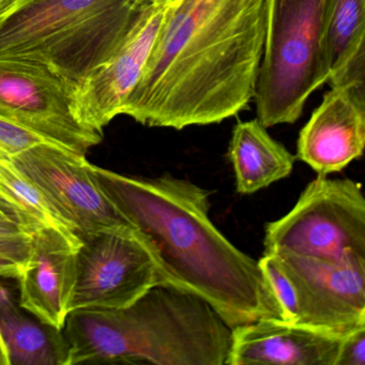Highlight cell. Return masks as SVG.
<instances>
[{
    "label": "cell",
    "mask_w": 365,
    "mask_h": 365,
    "mask_svg": "<svg viewBox=\"0 0 365 365\" xmlns=\"http://www.w3.org/2000/svg\"><path fill=\"white\" fill-rule=\"evenodd\" d=\"M0 365H10L9 354H8L7 345L1 331H0Z\"/></svg>",
    "instance_id": "cell-23"
},
{
    "label": "cell",
    "mask_w": 365,
    "mask_h": 365,
    "mask_svg": "<svg viewBox=\"0 0 365 365\" xmlns=\"http://www.w3.org/2000/svg\"><path fill=\"white\" fill-rule=\"evenodd\" d=\"M68 365H227L232 328L200 297L157 285L121 309H82L63 329Z\"/></svg>",
    "instance_id": "cell-3"
},
{
    "label": "cell",
    "mask_w": 365,
    "mask_h": 365,
    "mask_svg": "<svg viewBox=\"0 0 365 365\" xmlns=\"http://www.w3.org/2000/svg\"><path fill=\"white\" fill-rule=\"evenodd\" d=\"M0 217H9V219H12V217H8V215H6V213L4 212V211H1V210H0ZM12 220H14V219H12Z\"/></svg>",
    "instance_id": "cell-27"
},
{
    "label": "cell",
    "mask_w": 365,
    "mask_h": 365,
    "mask_svg": "<svg viewBox=\"0 0 365 365\" xmlns=\"http://www.w3.org/2000/svg\"><path fill=\"white\" fill-rule=\"evenodd\" d=\"M0 198L16 211L19 221L29 232L53 227L81 241L56 207L11 161L0 162Z\"/></svg>",
    "instance_id": "cell-18"
},
{
    "label": "cell",
    "mask_w": 365,
    "mask_h": 365,
    "mask_svg": "<svg viewBox=\"0 0 365 365\" xmlns=\"http://www.w3.org/2000/svg\"><path fill=\"white\" fill-rule=\"evenodd\" d=\"M0 331L10 365H68L63 330L48 326L21 307L9 285L0 283Z\"/></svg>",
    "instance_id": "cell-16"
},
{
    "label": "cell",
    "mask_w": 365,
    "mask_h": 365,
    "mask_svg": "<svg viewBox=\"0 0 365 365\" xmlns=\"http://www.w3.org/2000/svg\"><path fill=\"white\" fill-rule=\"evenodd\" d=\"M11 162L56 207L80 240L101 230L134 227L104 193L86 155L43 142Z\"/></svg>",
    "instance_id": "cell-9"
},
{
    "label": "cell",
    "mask_w": 365,
    "mask_h": 365,
    "mask_svg": "<svg viewBox=\"0 0 365 365\" xmlns=\"http://www.w3.org/2000/svg\"><path fill=\"white\" fill-rule=\"evenodd\" d=\"M294 290L290 322L343 335L365 326V256L322 259L275 252Z\"/></svg>",
    "instance_id": "cell-10"
},
{
    "label": "cell",
    "mask_w": 365,
    "mask_h": 365,
    "mask_svg": "<svg viewBox=\"0 0 365 365\" xmlns=\"http://www.w3.org/2000/svg\"><path fill=\"white\" fill-rule=\"evenodd\" d=\"M23 232H29V230L16 220L0 217V235L19 234Z\"/></svg>",
    "instance_id": "cell-22"
},
{
    "label": "cell",
    "mask_w": 365,
    "mask_h": 365,
    "mask_svg": "<svg viewBox=\"0 0 365 365\" xmlns=\"http://www.w3.org/2000/svg\"><path fill=\"white\" fill-rule=\"evenodd\" d=\"M33 232L0 235V277L18 279L31 255Z\"/></svg>",
    "instance_id": "cell-19"
},
{
    "label": "cell",
    "mask_w": 365,
    "mask_h": 365,
    "mask_svg": "<svg viewBox=\"0 0 365 365\" xmlns=\"http://www.w3.org/2000/svg\"><path fill=\"white\" fill-rule=\"evenodd\" d=\"M81 241L53 227L31 237V255L19 279V303L40 322L63 330L71 313Z\"/></svg>",
    "instance_id": "cell-13"
},
{
    "label": "cell",
    "mask_w": 365,
    "mask_h": 365,
    "mask_svg": "<svg viewBox=\"0 0 365 365\" xmlns=\"http://www.w3.org/2000/svg\"><path fill=\"white\" fill-rule=\"evenodd\" d=\"M264 245V253L322 259L365 256V198L361 183L317 177L287 215L267 224Z\"/></svg>",
    "instance_id": "cell-6"
},
{
    "label": "cell",
    "mask_w": 365,
    "mask_h": 365,
    "mask_svg": "<svg viewBox=\"0 0 365 365\" xmlns=\"http://www.w3.org/2000/svg\"><path fill=\"white\" fill-rule=\"evenodd\" d=\"M0 210L4 211L8 217H12V219L16 220V221H19L18 217H16V211L9 206V205L6 204L1 198H0Z\"/></svg>",
    "instance_id": "cell-25"
},
{
    "label": "cell",
    "mask_w": 365,
    "mask_h": 365,
    "mask_svg": "<svg viewBox=\"0 0 365 365\" xmlns=\"http://www.w3.org/2000/svg\"><path fill=\"white\" fill-rule=\"evenodd\" d=\"M365 0H328L326 58L328 84L365 82Z\"/></svg>",
    "instance_id": "cell-17"
},
{
    "label": "cell",
    "mask_w": 365,
    "mask_h": 365,
    "mask_svg": "<svg viewBox=\"0 0 365 365\" xmlns=\"http://www.w3.org/2000/svg\"><path fill=\"white\" fill-rule=\"evenodd\" d=\"M145 7L133 0H16L0 16V58L80 84L118 50Z\"/></svg>",
    "instance_id": "cell-4"
},
{
    "label": "cell",
    "mask_w": 365,
    "mask_h": 365,
    "mask_svg": "<svg viewBox=\"0 0 365 365\" xmlns=\"http://www.w3.org/2000/svg\"><path fill=\"white\" fill-rule=\"evenodd\" d=\"M93 172L148 243L162 285L200 297L232 329L262 318L284 319L258 260L211 221L210 192L170 174L138 178L93 164Z\"/></svg>",
    "instance_id": "cell-2"
},
{
    "label": "cell",
    "mask_w": 365,
    "mask_h": 365,
    "mask_svg": "<svg viewBox=\"0 0 365 365\" xmlns=\"http://www.w3.org/2000/svg\"><path fill=\"white\" fill-rule=\"evenodd\" d=\"M74 89L76 85L44 66L0 58V118L86 155L103 135L76 116Z\"/></svg>",
    "instance_id": "cell-8"
},
{
    "label": "cell",
    "mask_w": 365,
    "mask_h": 365,
    "mask_svg": "<svg viewBox=\"0 0 365 365\" xmlns=\"http://www.w3.org/2000/svg\"><path fill=\"white\" fill-rule=\"evenodd\" d=\"M162 285L155 256L132 226L84 237L76 252V282L71 312L121 309Z\"/></svg>",
    "instance_id": "cell-7"
},
{
    "label": "cell",
    "mask_w": 365,
    "mask_h": 365,
    "mask_svg": "<svg viewBox=\"0 0 365 365\" xmlns=\"http://www.w3.org/2000/svg\"><path fill=\"white\" fill-rule=\"evenodd\" d=\"M334 365H365V326L341 336Z\"/></svg>",
    "instance_id": "cell-21"
},
{
    "label": "cell",
    "mask_w": 365,
    "mask_h": 365,
    "mask_svg": "<svg viewBox=\"0 0 365 365\" xmlns=\"http://www.w3.org/2000/svg\"><path fill=\"white\" fill-rule=\"evenodd\" d=\"M43 142L50 140L31 130L0 118V162L11 161L12 158Z\"/></svg>",
    "instance_id": "cell-20"
},
{
    "label": "cell",
    "mask_w": 365,
    "mask_h": 365,
    "mask_svg": "<svg viewBox=\"0 0 365 365\" xmlns=\"http://www.w3.org/2000/svg\"><path fill=\"white\" fill-rule=\"evenodd\" d=\"M166 6L143 9L118 50L74 89V110L81 123L103 135L113 119L123 115L142 78L163 20Z\"/></svg>",
    "instance_id": "cell-11"
},
{
    "label": "cell",
    "mask_w": 365,
    "mask_h": 365,
    "mask_svg": "<svg viewBox=\"0 0 365 365\" xmlns=\"http://www.w3.org/2000/svg\"><path fill=\"white\" fill-rule=\"evenodd\" d=\"M341 335L279 318L232 329L227 365H334Z\"/></svg>",
    "instance_id": "cell-14"
},
{
    "label": "cell",
    "mask_w": 365,
    "mask_h": 365,
    "mask_svg": "<svg viewBox=\"0 0 365 365\" xmlns=\"http://www.w3.org/2000/svg\"><path fill=\"white\" fill-rule=\"evenodd\" d=\"M16 0H0V16L12 5Z\"/></svg>",
    "instance_id": "cell-26"
},
{
    "label": "cell",
    "mask_w": 365,
    "mask_h": 365,
    "mask_svg": "<svg viewBox=\"0 0 365 365\" xmlns=\"http://www.w3.org/2000/svg\"><path fill=\"white\" fill-rule=\"evenodd\" d=\"M365 82L331 87L299 134L297 157L319 176L339 173L362 157Z\"/></svg>",
    "instance_id": "cell-12"
},
{
    "label": "cell",
    "mask_w": 365,
    "mask_h": 365,
    "mask_svg": "<svg viewBox=\"0 0 365 365\" xmlns=\"http://www.w3.org/2000/svg\"><path fill=\"white\" fill-rule=\"evenodd\" d=\"M327 7L328 0H266L264 51L254 95L264 128L296 123L309 96L328 82Z\"/></svg>",
    "instance_id": "cell-5"
},
{
    "label": "cell",
    "mask_w": 365,
    "mask_h": 365,
    "mask_svg": "<svg viewBox=\"0 0 365 365\" xmlns=\"http://www.w3.org/2000/svg\"><path fill=\"white\" fill-rule=\"evenodd\" d=\"M258 119L232 130L228 155L239 194H254L292 174L296 155L273 140Z\"/></svg>",
    "instance_id": "cell-15"
},
{
    "label": "cell",
    "mask_w": 365,
    "mask_h": 365,
    "mask_svg": "<svg viewBox=\"0 0 365 365\" xmlns=\"http://www.w3.org/2000/svg\"><path fill=\"white\" fill-rule=\"evenodd\" d=\"M133 1L140 7H150V6H168L175 0H133Z\"/></svg>",
    "instance_id": "cell-24"
},
{
    "label": "cell",
    "mask_w": 365,
    "mask_h": 365,
    "mask_svg": "<svg viewBox=\"0 0 365 365\" xmlns=\"http://www.w3.org/2000/svg\"><path fill=\"white\" fill-rule=\"evenodd\" d=\"M266 0H175L123 115L147 127L219 123L255 95Z\"/></svg>",
    "instance_id": "cell-1"
}]
</instances>
